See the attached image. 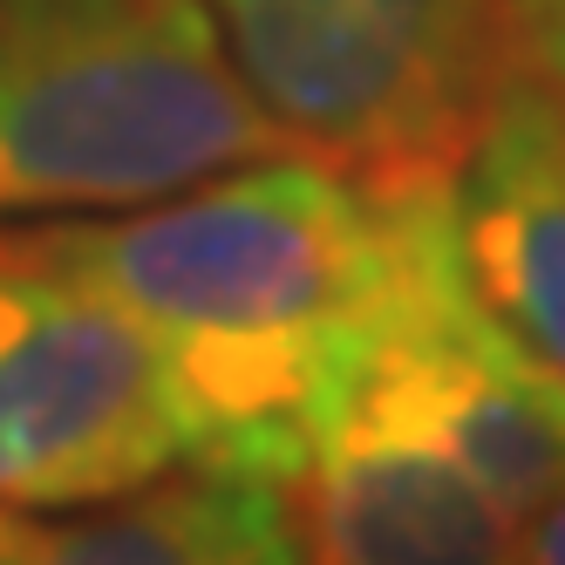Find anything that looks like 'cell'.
Returning a JSON list of instances; mask_svg holds the SVG:
<instances>
[{"label": "cell", "mask_w": 565, "mask_h": 565, "mask_svg": "<svg viewBox=\"0 0 565 565\" xmlns=\"http://www.w3.org/2000/svg\"><path fill=\"white\" fill-rule=\"evenodd\" d=\"M0 565H307V539L287 483L191 463L68 518L0 504Z\"/></svg>", "instance_id": "ba28073f"}, {"label": "cell", "mask_w": 565, "mask_h": 565, "mask_svg": "<svg viewBox=\"0 0 565 565\" xmlns=\"http://www.w3.org/2000/svg\"><path fill=\"white\" fill-rule=\"evenodd\" d=\"M294 157L354 184L450 178L498 68V0H205Z\"/></svg>", "instance_id": "3957f363"}, {"label": "cell", "mask_w": 565, "mask_h": 565, "mask_svg": "<svg viewBox=\"0 0 565 565\" xmlns=\"http://www.w3.org/2000/svg\"><path fill=\"white\" fill-rule=\"evenodd\" d=\"M443 184L375 191L313 157H266L130 218L0 225V238L157 334L191 416V463L294 483L450 232Z\"/></svg>", "instance_id": "6da1fadb"}, {"label": "cell", "mask_w": 565, "mask_h": 565, "mask_svg": "<svg viewBox=\"0 0 565 565\" xmlns=\"http://www.w3.org/2000/svg\"><path fill=\"white\" fill-rule=\"evenodd\" d=\"M341 416L450 450L518 524H532L565 483V375L539 369L477 313L450 259V232L354 369Z\"/></svg>", "instance_id": "5b68a950"}, {"label": "cell", "mask_w": 565, "mask_h": 565, "mask_svg": "<svg viewBox=\"0 0 565 565\" xmlns=\"http://www.w3.org/2000/svg\"><path fill=\"white\" fill-rule=\"evenodd\" d=\"M498 62L565 96V0H498Z\"/></svg>", "instance_id": "9c48e42d"}, {"label": "cell", "mask_w": 565, "mask_h": 565, "mask_svg": "<svg viewBox=\"0 0 565 565\" xmlns=\"http://www.w3.org/2000/svg\"><path fill=\"white\" fill-rule=\"evenodd\" d=\"M443 212L477 313L565 375V96L498 62L450 157Z\"/></svg>", "instance_id": "8992f818"}, {"label": "cell", "mask_w": 565, "mask_h": 565, "mask_svg": "<svg viewBox=\"0 0 565 565\" xmlns=\"http://www.w3.org/2000/svg\"><path fill=\"white\" fill-rule=\"evenodd\" d=\"M524 565H565V483L545 498V511L524 524Z\"/></svg>", "instance_id": "30bf717a"}, {"label": "cell", "mask_w": 565, "mask_h": 565, "mask_svg": "<svg viewBox=\"0 0 565 565\" xmlns=\"http://www.w3.org/2000/svg\"><path fill=\"white\" fill-rule=\"evenodd\" d=\"M171 463H191V416L157 334L0 238V504L83 511Z\"/></svg>", "instance_id": "277c9868"}, {"label": "cell", "mask_w": 565, "mask_h": 565, "mask_svg": "<svg viewBox=\"0 0 565 565\" xmlns=\"http://www.w3.org/2000/svg\"><path fill=\"white\" fill-rule=\"evenodd\" d=\"M279 150L205 0H0V225L157 205Z\"/></svg>", "instance_id": "7a4b0ae2"}, {"label": "cell", "mask_w": 565, "mask_h": 565, "mask_svg": "<svg viewBox=\"0 0 565 565\" xmlns=\"http://www.w3.org/2000/svg\"><path fill=\"white\" fill-rule=\"evenodd\" d=\"M307 565H524V524L436 443L341 416L287 483Z\"/></svg>", "instance_id": "52a82bcc"}]
</instances>
